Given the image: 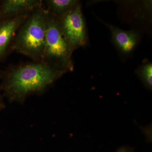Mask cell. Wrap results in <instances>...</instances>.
<instances>
[{
	"label": "cell",
	"instance_id": "cell-1",
	"mask_svg": "<svg viewBox=\"0 0 152 152\" xmlns=\"http://www.w3.org/2000/svg\"><path fill=\"white\" fill-rule=\"evenodd\" d=\"M66 73L42 61L23 63L1 73L0 90L10 102L22 103L32 94L43 92Z\"/></svg>",
	"mask_w": 152,
	"mask_h": 152
},
{
	"label": "cell",
	"instance_id": "cell-2",
	"mask_svg": "<svg viewBox=\"0 0 152 152\" xmlns=\"http://www.w3.org/2000/svg\"><path fill=\"white\" fill-rule=\"evenodd\" d=\"M48 11L43 7L29 15L19 28L12 49L32 59L42 61L45 44Z\"/></svg>",
	"mask_w": 152,
	"mask_h": 152
},
{
	"label": "cell",
	"instance_id": "cell-3",
	"mask_svg": "<svg viewBox=\"0 0 152 152\" xmlns=\"http://www.w3.org/2000/svg\"><path fill=\"white\" fill-rule=\"evenodd\" d=\"M73 52L60 29L58 18L48 12L45 44L42 61L66 73L72 72Z\"/></svg>",
	"mask_w": 152,
	"mask_h": 152
},
{
	"label": "cell",
	"instance_id": "cell-4",
	"mask_svg": "<svg viewBox=\"0 0 152 152\" xmlns=\"http://www.w3.org/2000/svg\"><path fill=\"white\" fill-rule=\"evenodd\" d=\"M58 18L61 31L73 52L86 45V31L80 2Z\"/></svg>",
	"mask_w": 152,
	"mask_h": 152
},
{
	"label": "cell",
	"instance_id": "cell-5",
	"mask_svg": "<svg viewBox=\"0 0 152 152\" xmlns=\"http://www.w3.org/2000/svg\"><path fill=\"white\" fill-rule=\"evenodd\" d=\"M41 0H5L0 4V21L29 15L42 7Z\"/></svg>",
	"mask_w": 152,
	"mask_h": 152
},
{
	"label": "cell",
	"instance_id": "cell-6",
	"mask_svg": "<svg viewBox=\"0 0 152 152\" xmlns=\"http://www.w3.org/2000/svg\"><path fill=\"white\" fill-rule=\"evenodd\" d=\"M29 15H23L0 21V59L5 54L19 28Z\"/></svg>",
	"mask_w": 152,
	"mask_h": 152
},
{
	"label": "cell",
	"instance_id": "cell-7",
	"mask_svg": "<svg viewBox=\"0 0 152 152\" xmlns=\"http://www.w3.org/2000/svg\"><path fill=\"white\" fill-rule=\"evenodd\" d=\"M111 32L114 43L121 51L125 53H130L134 48L139 40V35L134 31H126L113 25L106 24Z\"/></svg>",
	"mask_w": 152,
	"mask_h": 152
},
{
	"label": "cell",
	"instance_id": "cell-8",
	"mask_svg": "<svg viewBox=\"0 0 152 152\" xmlns=\"http://www.w3.org/2000/svg\"><path fill=\"white\" fill-rule=\"evenodd\" d=\"M77 0H46V10L49 13L59 18L66 13L78 3Z\"/></svg>",
	"mask_w": 152,
	"mask_h": 152
},
{
	"label": "cell",
	"instance_id": "cell-9",
	"mask_svg": "<svg viewBox=\"0 0 152 152\" xmlns=\"http://www.w3.org/2000/svg\"><path fill=\"white\" fill-rule=\"evenodd\" d=\"M137 74L149 90L152 88V64L148 63L140 67L137 71Z\"/></svg>",
	"mask_w": 152,
	"mask_h": 152
},
{
	"label": "cell",
	"instance_id": "cell-10",
	"mask_svg": "<svg viewBox=\"0 0 152 152\" xmlns=\"http://www.w3.org/2000/svg\"><path fill=\"white\" fill-rule=\"evenodd\" d=\"M117 152H134L133 150L128 147H121L117 151Z\"/></svg>",
	"mask_w": 152,
	"mask_h": 152
},
{
	"label": "cell",
	"instance_id": "cell-11",
	"mask_svg": "<svg viewBox=\"0 0 152 152\" xmlns=\"http://www.w3.org/2000/svg\"><path fill=\"white\" fill-rule=\"evenodd\" d=\"M5 107V104L3 100V97L1 94V90H0V111Z\"/></svg>",
	"mask_w": 152,
	"mask_h": 152
}]
</instances>
